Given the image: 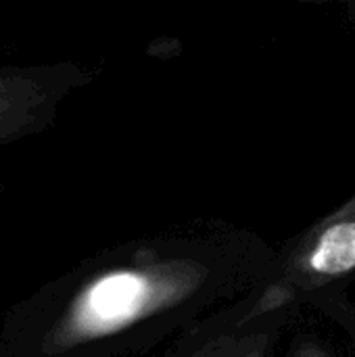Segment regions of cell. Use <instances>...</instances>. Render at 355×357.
<instances>
[{
	"label": "cell",
	"instance_id": "8992f818",
	"mask_svg": "<svg viewBox=\"0 0 355 357\" xmlns=\"http://www.w3.org/2000/svg\"><path fill=\"white\" fill-rule=\"evenodd\" d=\"M192 337V335H190ZM188 347H190V339H188ZM188 347H186V351H188ZM186 351H184V345H180L178 349H174V354L169 357H186Z\"/></svg>",
	"mask_w": 355,
	"mask_h": 357
},
{
	"label": "cell",
	"instance_id": "5b68a950",
	"mask_svg": "<svg viewBox=\"0 0 355 357\" xmlns=\"http://www.w3.org/2000/svg\"><path fill=\"white\" fill-rule=\"evenodd\" d=\"M291 357H335L324 343L312 337H299L293 345Z\"/></svg>",
	"mask_w": 355,
	"mask_h": 357
},
{
	"label": "cell",
	"instance_id": "6da1fadb",
	"mask_svg": "<svg viewBox=\"0 0 355 357\" xmlns=\"http://www.w3.org/2000/svg\"><path fill=\"white\" fill-rule=\"evenodd\" d=\"M278 253L257 234L201 224L138 241L90 270L54 318L50 354L130 356L192 335L257 297Z\"/></svg>",
	"mask_w": 355,
	"mask_h": 357
},
{
	"label": "cell",
	"instance_id": "3957f363",
	"mask_svg": "<svg viewBox=\"0 0 355 357\" xmlns=\"http://www.w3.org/2000/svg\"><path fill=\"white\" fill-rule=\"evenodd\" d=\"M71 79L61 69L0 71V144H6L44 123Z\"/></svg>",
	"mask_w": 355,
	"mask_h": 357
},
{
	"label": "cell",
	"instance_id": "277c9868",
	"mask_svg": "<svg viewBox=\"0 0 355 357\" xmlns=\"http://www.w3.org/2000/svg\"><path fill=\"white\" fill-rule=\"evenodd\" d=\"M249 303L197 331L186 357H266L274 316L251 320Z\"/></svg>",
	"mask_w": 355,
	"mask_h": 357
},
{
	"label": "cell",
	"instance_id": "7a4b0ae2",
	"mask_svg": "<svg viewBox=\"0 0 355 357\" xmlns=\"http://www.w3.org/2000/svg\"><path fill=\"white\" fill-rule=\"evenodd\" d=\"M355 278V195L339 209L320 218L278 253L276 274L259 293V316L282 312L295 301L318 299L320 293Z\"/></svg>",
	"mask_w": 355,
	"mask_h": 357
}]
</instances>
